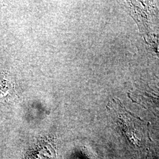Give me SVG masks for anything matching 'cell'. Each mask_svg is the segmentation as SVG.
<instances>
[{"instance_id":"1","label":"cell","mask_w":159,"mask_h":159,"mask_svg":"<svg viewBox=\"0 0 159 159\" xmlns=\"http://www.w3.org/2000/svg\"><path fill=\"white\" fill-rule=\"evenodd\" d=\"M56 153L50 143L46 142L40 143L35 150L29 156V159H56Z\"/></svg>"}]
</instances>
